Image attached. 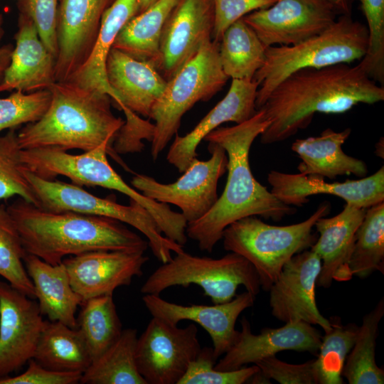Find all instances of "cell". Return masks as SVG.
I'll list each match as a JSON object with an SVG mask.
<instances>
[{"mask_svg":"<svg viewBox=\"0 0 384 384\" xmlns=\"http://www.w3.org/2000/svg\"><path fill=\"white\" fill-rule=\"evenodd\" d=\"M198 285L213 304L232 300L239 286L257 296L261 290L259 276L242 256L230 252L218 259L199 257L183 250L154 270L141 287L144 294L159 295L174 286Z\"/></svg>","mask_w":384,"mask_h":384,"instance_id":"obj_8","label":"cell"},{"mask_svg":"<svg viewBox=\"0 0 384 384\" xmlns=\"http://www.w3.org/2000/svg\"><path fill=\"white\" fill-rule=\"evenodd\" d=\"M257 84L252 80L232 79L226 95L184 136L176 134L166 159L183 173L197 156L196 149L201 142L222 124L233 122L242 123L257 112L255 101Z\"/></svg>","mask_w":384,"mask_h":384,"instance_id":"obj_21","label":"cell"},{"mask_svg":"<svg viewBox=\"0 0 384 384\" xmlns=\"http://www.w3.org/2000/svg\"><path fill=\"white\" fill-rule=\"evenodd\" d=\"M177 1L157 0L133 16L119 32L112 48L135 59L146 61L158 70L162 31Z\"/></svg>","mask_w":384,"mask_h":384,"instance_id":"obj_27","label":"cell"},{"mask_svg":"<svg viewBox=\"0 0 384 384\" xmlns=\"http://www.w3.org/2000/svg\"><path fill=\"white\" fill-rule=\"evenodd\" d=\"M366 209L346 203L338 214L319 218L315 224L319 234L311 247L321 260V267L316 285L329 288L334 280L347 282L353 275L349 268L356 231Z\"/></svg>","mask_w":384,"mask_h":384,"instance_id":"obj_22","label":"cell"},{"mask_svg":"<svg viewBox=\"0 0 384 384\" xmlns=\"http://www.w3.org/2000/svg\"><path fill=\"white\" fill-rule=\"evenodd\" d=\"M26 252L7 206L0 203V276L14 288L35 299L33 284L23 262Z\"/></svg>","mask_w":384,"mask_h":384,"instance_id":"obj_35","label":"cell"},{"mask_svg":"<svg viewBox=\"0 0 384 384\" xmlns=\"http://www.w3.org/2000/svg\"><path fill=\"white\" fill-rule=\"evenodd\" d=\"M255 364L266 378L273 379L280 384H317L314 360L291 364L272 356Z\"/></svg>","mask_w":384,"mask_h":384,"instance_id":"obj_40","label":"cell"},{"mask_svg":"<svg viewBox=\"0 0 384 384\" xmlns=\"http://www.w3.org/2000/svg\"><path fill=\"white\" fill-rule=\"evenodd\" d=\"M351 133L350 128L341 132L327 128L318 137L297 139L291 149L301 159L298 166L299 174L330 179L350 174L359 178L366 176V164L347 155L342 149Z\"/></svg>","mask_w":384,"mask_h":384,"instance_id":"obj_24","label":"cell"},{"mask_svg":"<svg viewBox=\"0 0 384 384\" xmlns=\"http://www.w3.org/2000/svg\"><path fill=\"white\" fill-rule=\"evenodd\" d=\"M218 53L224 73L232 79L252 80L262 66L267 47L242 18L223 32Z\"/></svg>","mask_w":384,"mask_h":384,"instance_id":"obj_29","label":"cell"},{"mask_svg":"<svg viewBox=\"0 0 384 384\" xmlns=\"http://www.w3.org/2000/svg\"><path fill=\"white\" fill-rule=\"evenodd\" d=\"M26 253L58 265L99 250L145 252L149 242L123 223L73 211H50L18 197L7 206Z\"/></svg>","mask_w":384,"mask_h":384,"instance_id":"obj_3","label":"cell"},{"mask_svg":"<svg viewBox=\"0 0 384 384\" xmlns=\"http://www.w3.org/2000/svg\"><path fill=\"white\" fill-rule=\"evenodd\" d=\"M321 267L319 256L310 248L294 255L284 264L269 290L274 318L284 324L302 321L319 325L324 332L331 329L329 320L320 313L315 299Z\"/></svg>","mask_w":384,"mask_h":384,"instance_id":"obj_13","label":"cell"},{"mask_svg":"<svg viewBox=\"0 0 384 384\" xmlns=\"http://www.w3.org/2000/svg\"><path fill=\"white\" fill-rule=\"evenodd\" d=\"M82 375L80 372L52 370L31 358L23 373L0 379V384H76L80 383Z\"/></svg>","mask_w":384,"mask_h":384,"instance_id":"obj_43","label":"cell"},{"mask_svg":"<svg viewBox=\"0 0 384 384\" xmlns=\"http://www.w3.org/2000/svg\"><path fill=\"white\" fill-rule=\"evenodd\" d=\"M33 358L48 369L61 372L82 373L92 363L80 331L50 320L44 321Z\"/></svg>","mask_w":384,"mask_h":384,"instance_id":"obj_28","label":"cell"},{"mask_svg":"<svg viewBox=\"0 0 384 384\" xmlns=\"http://www.w3.org/2000/svg\"><path fill=\"white\" fill-rule=\"evenodd\" d=\"M338 15L329 0H277L242 18L268 48L297 44L319 34Z\"/></svg>","mask_w":384,"mask_h":384,"instance_id":"obj_12","label":"cell"},{"mask_svg":"<svg viewBox=\"0 0 384 384\" xmlns=\"http://www.w3.org/2000/svg\"><path fill=\"white\" fill-rule=\"evenodd\" d=\"M137 10L138 0L114 1L102 16L90 55L67 82L85 90L107 94L112 98L113 92L107 78V58L119 32L137 14Z\"/></svg>","mask_w":384,"mask_h":384,"instance_id":"obj_26","label":"cell"},{"mask_svg":"<svg viewBox=\"0 0 384 384\" xmlns=\"http://www.w3.org/2000/svg\"><path fill=\"white\" fill-rule=\"evenodd\" d=\"M353 276L384 273V201L368 208L355 237L349 260Z\"/></svg>","mask_w":384,"mask_h":384,"instance_id":"obj_33","label":"cell"},{"mask_svg":"<svg viewBox=\"0 0 384 384\" xmlns=\"http://www.w3.org/2000/svg\"><path fill=\"white\" fill-rule=\"evenodd\" d=\"M51 101L38 121L17 134L21 149L53 147L63 151L92 150L104 143L113 148L124 120L114 115L111 98L70 82H55Z\"/></svg>","mask_w":384,"mask_h":384,"instance_id":"obj_4","label":"cell"},{"mask_svg":"<svg viewBox=\"0 0 384 384\" xmlns=\"http://www.w3.org/2000/svg\"><path fill=\"white\" fill-rule=\"evenodd\" d=\"M331 327L321 336L314 360L317 384H343L342 370L358 331L356 324H343L341 318L331 316Z\"/></svg>","mask_w":384,"mask_h":384,"instance_id":"obj_34","label":"cell"},{"mask_svg":"<svg viewBox=\"0 0 384 384\" xmlns=\"http://www.w3.org/2000/svg\"><path fill=\"white\" fill-rule=\"evenodd\" d=\"M215 361L213 347L201 348L178 384H243L249 383L260 370L255 364L233 370H219L214 368Z\"/></svg>","mask_w":384,"mask_h":384,"instance_id":"obj_39","label":"cell"},{"mask_svg":"<svg viewBox=\"0 0 384 384\" xmlns=\"http://www.w3.org/2000/svg\"><path fill=\"white\" fill-rule=\"evenodd\" d=\"M207 161L195 157L175 182L162 183L144 174L133 176L131 184L144 196L178 206L187 223L206 215L216 203L219 178L227 171L228 156L219 144L208 142Z\"/></svg>","mask_w":384,"mask_h":384,"instance_id":"obj_10","label":"cell"},{"mask_svg":"<svg viewBox=\"0 0 384 384\" xmlns=\"http://www.w3.org/2000/svg\"><path fill=\"white\" fill-rule=\"evenodd\" d=\"M240 324L241 331L236 341L215 364V369L237 370L287 350L316 356L321 345V332L302 321L285 323L279 328H265L259 334H252L245 317L242 318Z\"/></svg>","mask_w":384,"mask_h":384,"instance_id":"obj_18","label":"cell"},{"mask_svg":"<svg viewBox=\"0 0 384 384\" xmlns=\"http://www.w3.org/2000/svg\"><path fill=\"white\" fill-rule=\"evenodd\" d=\"M198 328H184L153 317L137 338V369L147 384H178L201 346Z\"/></svg>","mask_w":384,"mask_h":384,"instance_id":"obj_11","label":"cell"},{"mask_svg":"<svg viewBox=\"0 0 384 384\" xmlns=\"http://www.w3.org/2000/svg\"><path fill=\"white\" fill-rule=\"evenodd\" d=\"M330 211L331 203L324 201L305 220L283 226L270 225L256 216L243 218L224 230V249L247 260L259 276L261 289L269 292L284 264L315 243L314 224Z\"/></svg>","mask_w":384,"mask_h":384,"instance_id":"obj_6","label":"cell"},{"mask_svg":"<svg viewBox=\"0 0 384 384\" xmlns=\"http://www.w3.org/2000/svg\"><path fill=\"white\" fill-rule=\"evenodd\" d=\"M270 122L260 109L249 119L232 127H219L204 139L221 146L228 156V178L222 195L200 219L187 223L188 238L202 251L211 252L231 223L248 216L278 221L296 213L294 206L278 199L254 177L250 166V150L255 139Z\"/></svg>","mask_w":384,"mask_h":384,"instance_id":"obj_2","label":"cell"},{"mask_svg":"<svg viewBox=\"0 0 384 384\" xmlns=\"http://www.w3.org/2000/svg\"><path fill=\"white\" fill-rule=\"evenodd\" d=\"M214 27L213 0H178L162 31L158 71L170 80L207 42Z\"/></svg>","mask_w":384,"mask_h":384,"instance_id":"obj_14","label":"cell"},{"mask_svg":"<svg viewBox=\"0 0 384 384\" xmlns=\"http://www.w3.org/2000/svg\"><path fill=\"white\" fill-rule=\"evenodd\" d=\"M368 46V31L351 14H342L323 32L300 43L267 48L262 66L252 80L258 85L256 110L274 88L292 73L304 68H321L361 60Z\"/></svg>","mask_w":384,"mask_h":384,"instance_id":"obj_5","label":"cell"},{"mask_svg":"<svg viewBox=\"0 0 384 384\" xmlns=\"http://www.w3.org/2000/svg\"><path fill=\"white\" fill-rule=\"evenodd\" d=\"M135 329H125L117 341L82 373V384H147L135 359Z\"/></svg>","mask_w":384,"mask_h":384,"instance_id":"obj_30","label":"cell"},{"mask_svg":"<svg viewBox=\"0 0 384 384\" xmlns=\"http://www.w3.org/2000/svg\"><path fill=\"white\" fill-rule=\"evenodd\" d=\"M255 297L246 291L228 302L213 305H182L156 294H145L142 301L153 317L171 325L190 320L202 326L212 339L213 355L217 360L236 341L239 335L235 328L236 321L244 310L254 305Z\"/></svg>","mask_w":384,"mask_h":384,"instance_id":"obj_19","label":"cell"},{"mask_svg":"<svg viewBox=\"0 0 384 384\" xmlns=\"http://www.w3.org/2000/svg\"><path fill=\"white\" fill-rule=\"evenodd\" d=\"M156 1L157 0H138V10L137 14H140L146 10Z\"/></svg>","mask_w":384,"mask_h":384,"instance_id":"obj_46","label":"cell"},{"mask_svg":"<svg viewBox=\"0 0 384 384\" xmlns=\"http://www.w3.org/2000/svg\"><path fill=\"white\" fill-rule=\"evenodd\" d=\"M58 0H26L23 11L33 21L41 41L55 58L58 55Z\"/></svg>","mask_w":384,"mask_h":384,"instance_id":"obj_41","label":"cell"},{"mask_svg":"<svg viewBox=\"0 0 384 384\" xmlns=\"http://www.w3.org/2000/svg\"><path fill=\"white\" fill-rule=\"evenodd\" d=\"M218 47V43L207 42L167 81L149 116L155 122L151 142L154 160L177 134L183 114L198 102L211 99L225 85L229 78L223 70Z\"/></svg>","mask_w":384,"mask_h":384,"instance_id":"obj_7","label":"cell"},{"mask_svg":"<svg viewBox=\"0 0 384 384\" xmlns=\"http://www.w3.org/2000/svg\"><path fill=\"white\" fill-rule=\"evenodd\" d=\"M21 151L14 128L0 136V201L18 196L38 206L36 195L25 175Z\"/></svg>","mask_w":384,"mask_h":384,"instance_id":"obj_36","label":"cell"},{"mask_svg":"<svg viewBox=\"0 0 384 384\" xmlns=\"http://www.w3.org/2000/svg\"><path fill=\"white\" fill-rule=\"evenodd\" d=\"M33 299L0 281V379L33 358L44 324Z\"/></svg>","mask_w":384,"mask_h":384,"instance_id":"obj_15","label":"cell"},{"mask_svg":"<svg viewBox=\"0 0 384 384\" xmlns=\"http://www.w3.org/2000/svg\"><path fill=\"white\" fill-rule=\"evenodd\" d=\"M3 21V16L0 14V40L4 33ZM13 50L14 48L11 45H6L0 47V85L5 72L10 65Z\"/></svg>","mask_w":384,"mask_h":384,"instance_id":"obj_44","label":"cell"},{"mask_svg":"<svg viewBox=\"0 0 384 384\" xmlns=\"http://www.w3.org/2000/svg\"><path fill=\"white\" fill-rule=\"evenodd\" d=\"M23 262L33 284L41 314L50 321L76 328L75 313L82 300L72 288L63 264L50 265L28 253Z\"/></svg>","mask_w":384,"mask_h":384,"instance_id":"obj_25","label":"cell"},{"mask_svg":"<svg viewBox=\"0 0 384 384\" xmlns=\"http://www.w3.org/2000/svg\"><path fill=\"white\" fill-rule=\"evenodd\" d=\"M383 100V86L359 64L299 70L278 84L260 108L270 122L260 142L270 144L289 139L306 129L316 113L342 114L359 104Z\"/></svg>","mask_w":384,"mask_h":384,"instance_id":"obj_1","label":"cell"},{"mask_svg":"<svg viewBox=\"0 0 384 384\" xmlns=\"http://www.w3.org/2000/svg\"><path fill=\"white\" fill-rule=\"evenodd\" d=\"M367 22L368 46L358 64L375 82L384 84V0H360Z\"/></svg>","mask_w":384,"mask_h":384,"instance_id":"obj_37","label":"cell"},{"mask_svg":"<svg viewBox=\"0 0 384 384\" xmlns=\"http://www.w3.org/2000/svg\"><path fill=\"white\" fill-rule=\"evenodd\" d=\"M50 101L48 89L29 93L16 90L10 96L0 98V132L38 121L47 111Z\"/></svg>","mask_w":384,"mask_h":384,"instance_id":"obj_38","label":"cell"},{"mask_svg":"<svg viewBox=\"0 0 384 384\" xmlns=\"http://www.w3.org/2000/svg\"><path fill=\"white\" fill-rule=\"evenodd\" d=\"M383 315L384 300L382 298L362 319L341 373L349 384L384 383V370L378 366L375 361L378 326Z\"/></svg>","mask_w":384,"mask_h":384,"instance_id":"obj_32","label":"cell"},{"mask_svg":"<svg viewBox=\"0 0 384 384\" xmlns=\"http://www.w3.org/2000/svg\"><path fill=\"white\" fill-rule=\"evenodd\" d=\"M115 0H60L57 13L55 82L67 81L84 63L102 16Z\"/></svg>","mask_w":384,"mask_h":384,"instance_id":"obj_16","label":"cell"},{"mask_svg":"<svg viewBox=\"0 0 384 384\" xmlns=\"http://www.w3.org/2000/svg\"><path fill=\"white\" fill-rule=\"evenodd\" d=\"M381 149L383 150V138L382 137L379 142L375 144V153L379 156L383 158L381 155Z\"/></svg>","mask_w":384,"mask_h":384,"instance_id":"obj_47","label":"cell"},{"mask_svg":"<svg viewBox=\"0 0 384 384\" xmlns=\"http://www.w3.org/2000/svg\"><path fill=\"white\" fill-rule=\"evenodd\" d=\"M337 9L340 15L351 14L353 0H329Z\"/></svg>","mask_w":384,"mask_h":384,"instance_id":"obj_45","label":"cell"},{"mask_svg":"<svg viewBox=\"0 0 384 384\" xmlns=\"http://www.w3.org/2000/svg\"><path fill=\"white\" fill-rule=\"evenodd\" d=\"M112 295L92 297L80 305L76 328L86 343L92 362L117 341L123 330Z\"/></svg>","mask_w":384,"mask_h":384,"instance_id":"obj_31","label":"cell"},{"mask_svg":"<svg viewBox=\"0 0 384 384\" xmlns=\"http://www.w3.org/2000/svg\"><path fill=\"white\" fill-rule=\"evenodd\" d=\"M270 191L283 203L302 206L308 198L316 194H329L343 199L346 203L367 209L384 201V167L357 180L329 183L316 175L287 174L272 170L267 175Z\"/></svg>","mask_w":384,"mask_h":384,"instance_id":"obj_20","label":"cell"},{"mask_svg":"<svg viewBox=\"0 0 384 384\" xmlns=\"http://www.w3.org/2000/svg\"><path fill=\"white\" fill-rule=\"evenodd\" d=\"M15 38L16 46L0 85V92L48 90L55 82L56 58L41 41L33 21L23 12L19 17Z\"/></svg>","mask_w":384,"mask_h":384,"instance_id":"obj_23","label":"cell"},{"mask_svg":"<svg viewBox=\"0 0 384 384\" xmlns=\"http://www.w3.org/2000/svg\"><path fill=\"white\" fill-rule=\"evenodd\" d=\"M148 260L142 251L99 250L65 257L62 263L83 302L129 285L134 277L143 274Z\"/></svg>","mask_w":384,"mask_h":384,"instance_id":"obj_17","label":"cell"},{"mask_svg":"<svg viewBox=\"0 0 384 384\" xmlns=\"http://www.w3.org/2000/svg\"><path fill=\"white\" fill-rule=\"evenodd\" d=\"M277 0H213L214 27L212 41L219 43L225 30L233 23L257 10L268 8Z\"/></svg>","mask_w":384,"mask_h":384,"instance_id":"obj_42","label":"cell"},{"mask_svg":"<svg viewBox=\"0 0 384 384\" xmlns=\"http://www.w3.org/2000/svg\"><path fill=\"white\" fill-rule=\"evenodd\" d=\"M25 175L36 195L38 207L55 212L103 216L128 224L146 238L154 255L163 263L172 258V252L183 250V246L165 237L151 214L133 200L129 199L130 204L124 206L118 203L114 196L98 197L80 186L45 179L27 169Z\"/></svg>","mask_w":384,"mask_h":384,"instance_id":"obj_9","label":"cell"}]
</instances>
